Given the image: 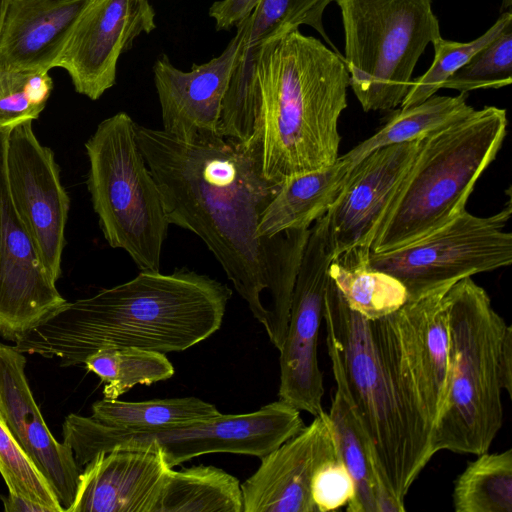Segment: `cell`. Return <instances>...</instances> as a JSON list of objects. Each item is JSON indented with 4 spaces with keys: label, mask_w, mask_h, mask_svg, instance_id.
Listing matches in <instances>:
<instances>
[{
    "label": "cell",
    "mask_w": 512,
    "mask_h": 512,
    "mask_svg": "<svg viewBox=\"0 0 512 512\" xmlns=\"http://www.w3.org/2000/svg\"><path fill=\"white\" fill-rule=\"evenodd\" d=\"M135 134L169 224L204 242L279 351L311 227L258 234L280 184L261 175L245 143L220 135L181 139L137 123Z\"/></svg>",
    "instance_id": "cell-1"
},
{
    "label": "cell",
    "mask_w": 512,
    "mask_h": 512,
    "mask_svg": "<svg viewBox=\"0 0 512 512\" xmlns=\"http://www.w3.org/2000/svg\"><path fill=\"white\" fill-rule=\"evenodd\" d=\"M451 286L408 299L375 320L349 308L330 277L325 295L330 361L342 373L383 484L403 506L435 455L432 439L449 383L446 293Z\"/></svg>",
    "instance_id": "cell-2"
},
{
    "label": "cell",
    "mask_w": 512,
    "mask_h": 512,
    "mask_svg": "<svg viewBox=\"0 0 512 512\" xmlns=\"http://www.w3.org/2000/svg\"><path fill=\"white\" fill-rule=\"evenodd\" d=\"M348 87L343 56L299 29L242 44L218 133L245 143L261 175L280 184L337 160Z\"/></svg>",
    "instance_id": "cell-3"
},
{
    "label": "cell",
    "mask_w": 512,
    "mask_h": 512,
    "mask_svg": "<svg viewBox=\"0 0 512 512\" xmlns=\"http://www.w3.org/2000/svg\"><path fill=\"white\" fill-rule=\"evenodd\" d=\"M232 290L185 268L140 271L95 295L65 302L14 346L18 351L83 364L104 348L184 351L220 329Z\"/></svg>",
    "instance_id": "cell-4"
},
{
    "label": "cell",
    "mask_w": 512,
    "mask_h": 512,
    "mask_svg": "<svg viewBox=\"0 0 512 512\" xmlns=\"http://www.w3.org/2000/svg\"><path fill=\"white\" fill-rule=\"evenodd\" d=\"M506 110L485 106L423 139L370 246L389 252L446 225L466 210L477 180L506 136Z\"/></svg>",
    "instance_id": "cell-5"
},
{
    "label": "cell",
    "mask_w": 512,
    "mask_h": 512,
    "mask_svg": "<svg viewBox=\"0 0 512 512\" xmlns=\"http://www.w3.org/2000/svg\"><path fill=\"white\" fill-rule=\"evenodd\" d=\"M446 305L449 383L432 449L479 455L503 424L498 358L508 324L472 277L449 288Z\"/></svg>",
    "instance_id": "cell-6"
},
{
    "label": "cell",
    "mask_w": 512,
    "mask_h": 512,
    "mask_svg": "<svg viewBox=\"0 0 512 512\" xmlns=\"http://www.w3.org/2000/svg\"><path fill=\"white\" fill-rule=\"evenodd\" d=\"M92 205L107 243L124 250L140 271H160L170 225L158 185L126 112L101 121L85 143Z\"/></svg>",
    "instance_id": "cell-7"
},
{
    "label": "cell",
    "mask_w": 512,
    "mask_h": 512,
    "mask_svg": "<svg viewBox=\"0 0 512 512\" xmlns=\"http://www.w3.org/2000/svg\"><path fill=\"white\" fill-rule=\"evenodd\" d=\"M349 86L365 112L400 105L419 58L441 36L432 0H334Z\"/></svg>",
    "instance_id": "cell-8"
},
{
    "label": "cell",
    "mask_w": 512,
    "mask_h": 512,
    "mask_svg": "<svg viewBox=\"0 0 512 512\" xmlns=\"http://www.w3.org/2000/svg\"><path fill=\"white\" fill-rule=\"evenodd\" d=\"M305 427L300 411L277 400L245 414H220L186 425L124 430L91 416L69 414L63 439L81 468L96 455L112 450H159L174 468L209 453H234L262 458Z\"/></svg>",
    "instance_id": "cell-9"
},
{
    "label": "cell",
    "mask_w": 512,
    "mask_h": 512,
    "mask_svg": "<svg viewBox=\"0 0 512 512\" xmlns=\"http://www.w3.org/2000/svg\"><path fill=\"white\" fill-rule=\"evenodd\" d=\"M508 196L505 206L493 215L480 217L464 210L413 243L389 252H370L368 267L397 278L411 299L466 277L510 266L512 234L505 231L512 212Z\"/></svg>",
    "instance_id": "cell-10"
},
{
    "label": "cell",
    "mask_w": 512,
    "mask_h": 512,
    "mask_svg": "<svg viewBox=\"0 0 512 512\" xmlns=\"http://www.w3.org/2000/svg\"><path fill=\"white\" fill-rule=\"evenodd\" d=\"M332 262L326 214L310 228L296 277L280 352L278 399L312 416L324 412L318 339Z\"/></svg>",
    "instance_id": "cell-11"
},
{
    "label": "cell",
    "mask_w": 512,
    "mask_h": 512,
    "mask_svg": "<svg viewBox=\"0 0 512 512\" xmlns=\"http://www.w3.org/2000/svg\"><path fill=\"white\" fill-rule=\"evenodd\" d=\"M10 129L0 128V334L16 343L66 300L13 204L6 169Z\"/></svg>",
    "instance_id": "cell-12"
},
{
    "label": "cell",
    "mask_w": 512,
    "mask_h": 512,
    "mask_svg": "<svg viewBox=\"0 0 512 512\" xmlns=\"http://www.w3.org/2000/svg\"><path fill=\"white\" fill-rule=\"evenodd\" d=\"M10 194L50 276L57 282L70 199L53 151L37 139L32 121L10 129L6 151Z\"/></svg>",
    "instance_id": "cell-13"
},
{
    "label": "cell",
    "mask_w": 512,
    "mask_h": 512,
    "mask_svg": "<svg viewBox=\"0 0 512 512\" xmlns=\"http://www.w3.org/2000/svg\"><path fill=\"white\" fill-rule=\"evenodd\" d=\"M149 0H88L54 63L91 100L114 86L120 55L156 28Z\"/></svg>",
    "instance_id": "cell-14"
},
{
    "label": "cell",
    "mask_w": 512,
    "mask_h": 512,
    "mask_svg": "<svg viewBox=\"0 0 512 512\" xmlns=\"http://www.w3.org/2000/svg\"><path fill=\"white\" fill-rule=\"evenodd\" d=\"M423 139L380 147L355 164L326 213L332 261L355 250L370 251L379 223Z\"/></svg>",
    "instance_id": "cell-15"
},
{
    "label": "cell",
    "mask_w": 512,
    "mask_h": 512,
    "mask_svg": "<svg viewBox=\"0 0 512 512\" xmlns=\"http://www.w3.org/2000/svg\"><path fill=\"white\" fill-rule=\"evenodd\" d=\"M340 457L326 411L295 436L263 456L241 484L243 512H316L311 482L326 461Z\"/></svg>",
    "instance_id": "cell-16"
},
{
    "label": "cell",
    "mask_w": 512,
    "mask_h": 512,
    "mask_svg": "<svg viewBox=\"0 0 512 512\" xmlns=\"http://www.w3.org/2000/svg\"><path fill=\"white\" fill-rule=\"evenodd\" d=\"M242 32L217 57L183 71L167 55L153 65L154 83L161 107L163 130L181 139L219 135L223 100L242 48Z\"/></svg>",
    "instance_id": "cell-17"
},
{
    "label": "cell",
    "mask_w": 512,
    "mask_h": 512,
    "mask_svg": "<svg viewBox=\"0 0 512 512\" xmlns=\"http://www.w3.org/2000/svg\"><path fill=\"white\" fill-rule=\"evenodd\" d=\"M25 364L22 352L0 343V416L67 512L76 494L80 467L69 445L58 442L46 425L27 382Z\"/></svg>",
    "instance_id": "cell-18"
},
{
    "label": "cell",
    "mask_w": 512,
    "mask_h": 512,
    "mask_svg": "<svg viewBox=\"0 0 512 512\" xmlns=\"http://www.w3.org/2000/svg\"><path fill=\"white\" fill-rule=\"evenodd\" d=\"M67 512H156L171 468L159 450H112L84 466Z\"/></svg>",
    "instance_id": "cell-19"
},
{
    "label": "cell",
    "mask_w": 512,
    "mask_h": 512,
    "mask_svg": "<svg viewBox=\"0 0 512 512\" xmlns=\"http://www.w3.org/2000/svg\"><path fill=\"white\" fill-rule=\"evenodd\" d=\"M88 0H9L0 36V72L54 68Z\"/></svg>",
    "instance_id": "cell-20"
},
{
    "label": "cell",
    "mask_w": 512,
    "mask_h": 512,
    "mask_svg": "<svg viewBox=\"0 0 512 512\" xmlns=\"http://www.w3.org/2000/svg\"><path fill=\"white\" fill-rule=\"evenodd\" d=\"M331 362L336 390L328 416L331 420L340 458L354 484V496L346 505L349 512H403L386 489L377 472L370 438L350 398L342 373Z\"/></svg>",
    "instance_id": "cell-21"
},
{
    "label": "cell",
    "mask_w": 512,
    "mask_h": 512,
    "mask_svg": "<svg viewBox=\"0 0 512 512\" xmlns=\"http://www.w3.org/2000/svg\"><path fill=\"white\" fill-rule=\"evenodd\" d=\"M354 166L343 155L324 168L285 179L261 215L258 234L272 238L309 229L331 208Z\"/></svg>",
    "instance_id": "cell-22"
},
{
    "label": "cell",
    "mask_w": 512,
    "mask_h": 512,
    "mask_svg": "<svg viewBox=\"0 0 512 512\" xmlns=\"http://www.w3.org/2000/svg\"><path fill=\"white\" fill-rule=\"evenodd\" d=\"M370 253L354 251L332 261L328 274L346 304L361 316H387L408 300L405 286L394 276L368 267Z\"/></svg>",
    "instance_id": "cell-23"
},
{
    "label": "cell",
    "mask_w": 512,
    "mask_h": 512,
    "mask_svg": "<svg viewBox=\"0 0 512 512\" xmlns=\"http://www.w3.org/2000/svg\"><path fill=\"white\" fill-rule=\"evenodd\" d=\"M467 95H433L419 104L401 108L377 132L356 145L345 156L357 164L380 147L425 138L442 130L475 110L467 103Z\"/></svg>",
    "instance_id": "cell-24"
},
{
    "label": "cell",
    "mask_w": 512,
    "mask_h": 512,
    "mask_svg": "<svg viewBox=\"0 0 512 512\" xmlns=\"http://www.w3.org/2000/svg\"><path fill=\"white\" fill-rule=\"evenodd\" d=\"M156 512H243L241 484L215 466L172 469Z\"/></svg>",
    "instance_id": "cell-25"
},
{
    "label": "cell",
    "mask_w": 512,
    "mask_h": 512,
    "mask_svg": "<svg viewBox=\"0 0 512 512\" xmlns=\"http://www.w3.org/2000/svg\"><path fill=\"white\" fill-rule=\"evenodd\" d=\"M215 405L196 397L139 402L102 399L92 405L97 422L124 430H154L186 425L219 416Z\"/></svg>",
    "instance_id": "cell-26"
},
{
    "label": "cell",
    "mask_w": 512,
    "mask_h": 512,
    "mask_svg": "<svg viewBox=\"0 0 512 512\" xmlns=\"http://www.w3.org/2000/svg\"><path fill=\"white\" fill-rule=\"evenodd\" d=\"M469 462L453 490L456 512H512V449Z\"/></svg>",
    "instance_id": "cell-27"
},
{
    "label": "cell",
    "mask_w": 512,
    "mask_h": 512,
    "mask_svg": "<svg viewBox=\"0 0 512 512\" xmlns=\"http://www.w3.org/2000/svg\"><path fill=\"white\" fill-rule=\"evenodd\" d=\"M83 364L105 384L103 395L110 400L118 399L136 385L167 380L175 372L164 353L134 347L99 349Z\"/></svg>",
    "instance_id": "cell-28"
},
{
    "label": "cell",
    "mask_w": 512,
    "mask_h": 512,
    "mask_svg": "<svg viewBox=\"0 0 512 512\" xmlns=\"http://www.w3.org/2000/svg\"><path fill=\"white\" fill-rule=\"evenodd\" d=\"M332 0H262L257 8L239 23L236 28L242 32L244 46L299 29L307 25L316 30L340 53L323 25V14ZM341 54V53H340Z\"/></svg>",
    "instance_id": "cell-29"
},
{
    "label": "cell",
    "mask_w": 512,
    "mask_h": 512,
    "mask_svg": "<svg viewBox=\"0 0 512 512\" xmlns=\"http://www.w3.org/2000/svg\"><path fill=\"white\" fill-rule=\"evenodd\" d=\"M509 24H512L510 9L480 37L470 42H457L437 37L431 44L434 48V61L421 76L412 80L401 108L419 104L436 94L443 83L480 49L496 38Z\"/></svg>",
    "instance_id": "cell-30"
},
{
    "label": "cell",
    "mask_w": 512,
    "mask_h": 512,
    "mask_svg": "<svg viewBox=\"0 0 512 512\" xmlns=\"http://www.w3.org/2000/svg\"><path fill=\"white\" fill-rule=\"evenodd\" d=\"M512 82V24L476 52L450 76L442 88L466 93L479 89H499Z\"/></svg>",
    "instance_id": "cell-31"
},
{
    "label": "cell",
    "mask_w": 512,
    "mask_h": 512,
    "mask_svg": "<svg viewBox=\"0 0 512 512\" xmlns=\"http://www.w3.org/2000/svg\"><path fill=\"white\" fill-rule=\"evenodd\" d=\"M52 88L48 71L0 72V128L37 119Z\"/></svg>",
    "instance_id": "cell-32"
},
{
    "label": "cell",
    "mask_w": 512,
    "mask_h": 512,
    "mask_svg": "<svg viewBox=\"0 0 512 512\" xmlns=\"http://www.w3.org/2000/svg\"><path fill=\"white\" fill-rule=\"evenodd\" d=\"M0 474L8 491L64 512L51 485L21 449L0 416Z\"/></svg>",
    "instance_id": "cell-33"
},
{
    "label": "cell",
    "mask_w": 512,
    "mask_h": 512,
    "mask_svg": "<svg viewBox=\"0 0 512 512\" xmlns=\"http://www.w3.org/2000/svg\"><path fill=\"white\" fill-rule=\"evenodd\" d=\"M354 496L353 480L340 457L324 462L311 482V498L316 512L335 511Z\"/></svg>",
    "instance_id": "cell-34"
},
{
    "label": "cell",
    "mask_w": 512,
    "mask_h": 512,
    "mask_svg": "<svg viewBox=\"0 0 512 512\" xmlns=\"http://www.w3.org/2000/svg\"><path fill=\"white\" fill-rule=\"evenodd\" d=\"M261 1L262 0L215 1L209 9V16L214 19L217 30H230L249 17Z\"/></svg>",
    "instance_id": "cell-35"
},
{
    "label": "cell",
    "mask_w": 512,
    "mask_h": 512,
    "mask_svg": "<svg viewBox=\"0 0 512 512\" xmlns=\"http://www.w3.org/2000/svg\"><path fill=\"white\" fill-rule=\"evenodd\" d=\"M499 379L502 390L511 397L512 394V326L508 324L505 331L499 358Z\"/></svg>",
    "instance_id": "cell-36"
},
{
    "label": "cell",
    "mask_w": 512,
    "mask_h": 512,
    "mask_svg": "<svg viewBox=\"0 0 512 512\" xmlns=\"http://www.w3.org/2000/svg\"><path fill=\"white\" fill-rule=\"evenodd\" d=\"M0 498L6 512H52L47 506L9 491L8 495H1Z\"/></svg>",
    "instance_id": "cell-37"
},
{
    "label": "cell",
    "mask_w": 512,
    "mask_h": 512,
    "mask_svg": "<svg viewBox=\"0 0 512 512\" xmlns=\"http://www.w3.org/2000/svg\"><path fill=\"white\" fill-rule=\"evenodd\" d=\"M9 0H0V36Z\"/></svg>",
    "instance_id": "cell-38"
},
{
    "label": "cell",
    "mask_w": 512,
    "mask_h": 512,
    "mask_svg": "<svg viewBox=\"0 0 512 512\" xmlns=\"http://www.w3.org/2000/svg\"><path fill=\"white\" fill-rule=\"evenodd\" d=\"M511 4H512V0H502V6H501L502 10L510 9Z\"/></svg>",
    "instance_id": "cell-39"
}]
</instances>
